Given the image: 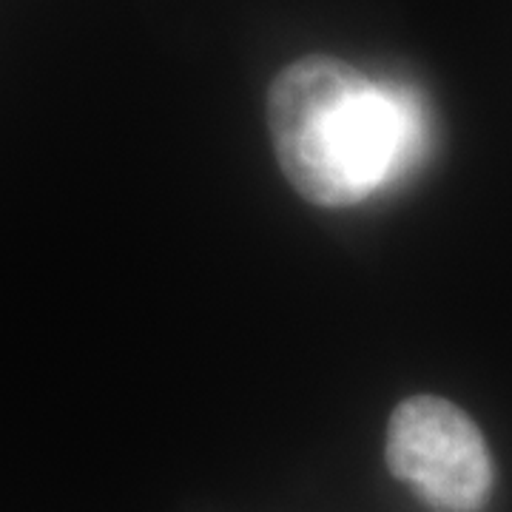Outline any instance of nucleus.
<instances>
[{
	"mask_svg": "<svg viewBox=\"0 0 512 512\" xmlns=\"http://www.w3.org/2000/svg\"><path fill=\"white\" fill-rule=\"evenodd\" d=\"M268 128L288 183L313 205H356L399 180L424 148L416 97L328 55L276 74Z\"/></svg>",
	"mask_w": 512,
	"mask_h": 512,
	"instance_id": "1",
	"label": "nucleus"
},
{
	"mask_svg": "<svg viewBox=\"0 0 512 512\" xmlns=\"http://www.w3.org/2000/svg\"><path fill=\"white\" fill-rule=\"evenodd\" d=\"M387 464L439 512H478L493 487V458L476 421L439 396H413L393 410Z\"/></svg>",
	"mask_w": 512,
	"mask_h": 512,
	"instance_id": "2",
	"label": "nucleus"
}]
</instances>
